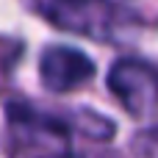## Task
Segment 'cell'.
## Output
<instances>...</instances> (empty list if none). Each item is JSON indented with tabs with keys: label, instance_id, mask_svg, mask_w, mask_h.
<instances>
[{
	"label": "cell",
	"instance_id": "3",
	"mask_svg": "<svg viewBox=\"0 0 158 158\" xmlns=\"http://www.w3.org/2000/svg\"><path fill=\"white\" fill-rule=\"evenodd\" d=\"M39 72H42V83L50 92H72L94 75V61L75 47L53 44L42 53Z\"/></svg>",
	"mask_w": 158,
	"mask_h": 158
},
{
	"label": "cell",
	"instance_id": "2",
	"mask_svg": "<svg viewBox=\"0 0 158 158\" xmlns=\"http://www.w3.org/2000/svg\"><path fill=\"white\" fill-rule=\"evenodd\" d=\"M108 89L136 117H153L156 111V72L144 61L122 58L108 72Z\"/></svg>",
	"mask_w": 158,
	"mask_h": 158
},
{
	"label": "cell",
	"instance_id": "1",
	"mask_svg": "<svg viewBox=\"0 0 158 158\" xmlns=\"http://www.w3.org/2000/svg\"><path fill=\"white\" fill-rule=\"evenodd\" d=\"M31 6L56 28L100 42H122L139 28V17L111 0H31Z\"/></svg>",
	"mask_w": 158,
	"mask_h": 158
}]
</instances>
